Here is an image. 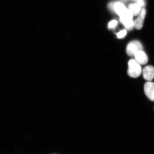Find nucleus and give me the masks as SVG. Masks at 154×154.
Instances as JSON below:
<instances>
[{
	"label": "nucleus",
	"instance_id": "1",
	"mask_svg": "<svg viewBox=\"0 0 154 154\" xmlns=\"http://www.w3.org/2000/svg\"><path fill=\"white\" fill-rule=\"evenodd\" d=\"M114 12L120 17V19H132L133 15L123 3L116 2L114 7Z\"/></svg>",
	"mask_w": 154,
	"mask_h": 154
},
{
	"label": "nucleus",
	"instance_id": "2",
	"mask_svg": "<svg viewBox=\"0 0 154 154\" xmlns=\"http://www.w3.org/2000/svg\"><path fill=\"white\" fill-rule=\"evenodd\" d=\"M141 67L135 60L130 59L128 62V73L129 76L133 78H137L141 74Z\"/></svg>",
	"mask_w": 154,
	"mask_h": 154
},
{
	"label": "nucleus",
	"instance_id": "3",
	"mask_svg": "<svg viewBox=\"0 0 154 154\" xmlns=\"http://www.w3.org/2000/svg\"><path fill=\"white\" fill-rule=\"evenodd\" d=\"M143 50V47L139 41L134 40L130 42L127 45L126 53L131 57H134L136 54L140 51Z\"/></svg>",
	"mask_w": 154,
	"mask_h": 154
},
{
	"label": "nucleus",
	"instance_id": "4",
	"mask_svg": "<svg viewBox=\"0 0 154 154\" xmlns=\"http://www.w3.org/2000/svg\"><path fill=\"white\" fill-rule=\"evenodd\" d=\"M144 89L147 97L150 100L154 101V83L151 82L146 83Z\"/></svg>",
	"mask_w": 154,
	"mask_h": 154
},
{
	"label": "nucleus",
	"instance_id": "5",
	"mask_svg": "<svg viewBox=\"0 0 154 154\" xmlns=\"http://www.w3.org/2000/svg\"><path fill=\"white\" fill-rule=\"evenodd\" d=\"M142 75L144 79L151 81L154 78V67L150 65L144 67L142 70Z\"/></svg>",
	"mask_w": 154,
	"mask_h": 154
},
{
	"label": "nucleus",
	"instance_id": "6",
	"mask_svg": "<svg viewBox=\"0 0 154 154\" xmlns=\"http://www.w3.org/2000/svg\"><path fill=\"white\" fill-rule=\"evenodd\" d=\"M135 60L140 65H145L148 61V57L144 52L142 51H138L134 56Z\"/></svg>",
	"mask_w": 154,
	"mask_h": 154
},
{
	"label": "nucleus",
	"instance_id": "7",
	"mask_svg": "<svg viewBox=\"0 0 154 154\" xmlns=\"http://www.w3.org/2000/svg\"><path fill=\"white\" fill-rule=\"evenodd\" d=\"M146 13L145 9H142L139 16L134 21V27L138 30L140 29L143 26Z\"/></svg>",
	"mask_w": 154,
	"mask_h": 154
},
{
	"label": "nucleus",
	"instance_id": "8",
	"mask_svg": "<svg viewBox=\"0 0 154 154\" xmlns=\"http://www.w3.org/2000/svg\"><path fill=\"white\" fill-rule=\"evenodd\" d=\"M128 8L129 10L133 15L137 16L140 14L141 7L137 3L131 4L128 5Z\"/></svg>",
	"mask_w": 154,
	"mask_h": 154
},
{
	"label": "nucleus",
	"instance_id": "9",
	"mask_svg": "<svg viewBox=\"0 0 154 154\" xmlns=\"http://www.w3.org/2000/svg\"><path fill=\"white\" fill-rule=\"evenodd\" d=\"M120 21L125 28L128 30H131L134 27V21L132 19H120Z\"/></svg>",
	"mask_w": 154,
	"mask_h": 154
},
{
	"label": "nucleus",
	"instance_id": "10",
	"mask_svg": "<svg viewBox=\"0 0 154 154\" xmlns=\"http://www.w3.org/2000/svg\"><path fill=\"white\" fill-rule=\"evenodd\" d=\"M127 31L125 29L120 31L116 34L117 37L119 38H124L126 35Z\"/></svg>",
	"mask_w": 154,
	"mask_h": 154
},
{
	"label": "nucleus",
	"instance_id": "11",
	"mask_svg": "<svg viewBox=\"0 0 154 154\" xmlns=\"http://www.w3.org/2000/svg\"><path fill=\"white\" fill-rule=\"evenodd\" d=\"M118 22L116 20H112L109 23L108 27L109 29L115 28L117 26Z\"/></svg>",
	"mask_w": 154,
	"mask_h": 154
},
{
	"label": "nucleus",
	"instance_id": "12",
	"mask_svg": "<svg viewBox=\"0 0 154 154\" xmlns=\"http://www.w3.org/2000/svg\"><path fill=\"white\" fill-rule=\"evenodd\" d=\"M116 2H111L108 5V7L109 10L111 11H113V12H114V7Z\"/></svg>",
	"mask_w": 154,
	"mask_h": 154
},
{
	"label": "nucleus",
	"instance_id": "13",
	"mask_svg": "<svg viewBox=\"0 0 154 154\" xmlns=\"http://www.w3.org/2000/svg\"><path fill=\"white\" fill-rule=\"evenodd\" d=\"M138 4H139L140 7H143L145 5V1L144 0H136Z\"/></svg>",
	"mask_w": 154,
	"mask_h": 154
},
{
	"label": "nucleus",
	"instance_id": "14",
	"mask_svg": "<svg viewBox=\"0 0 154 154\" xmlns=\"http://www.w3.org/2000/svg\"><path fill=\"white\" fill-rule=\"evenodd\" d=\"M118 1H119V2H120L123 3L125 2L127 0H118Z\"/></svg>",
	"mask_w": 154,
	"mask_h": 154
}]
</instances>
